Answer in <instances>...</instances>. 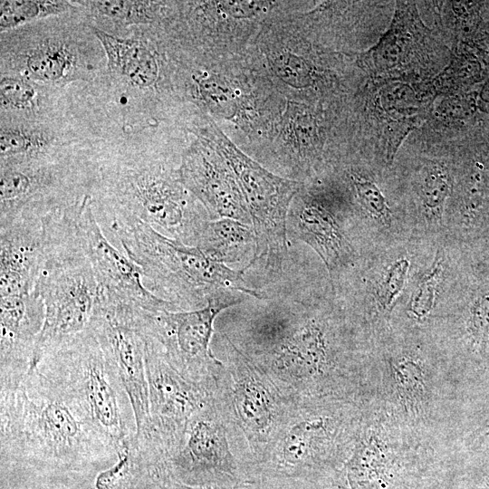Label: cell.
Returning <instances> with one entry per match:
<instances>
[{"instance_id":"cell-13","label":"cell","mask_w":489,"mask_h":489,"mask_svg":"<svg viewBox=\"0 0 489 489\" xmlns=\"http://www.w3.org/2000/svg\"><path fill=\"white\" fill-rule=\"evenodd\" d=\"M75 225L105 299L149 312L180 311L174 303L159 298L147 288L139 266L107 239L88 195L77 209Z\"/></svg>"},{"instance_id":"cell-32","label":"cell","mask_w":489,"mask_h":489,"mask_svg":"<svg viewBox=\"0 0 489 489\" xmlns=\"http://www.w3.org/2000/svg\"><path fill=\"white\" fill-rule=\"evenodd\" d=\"M135 489H218L191 486L173 479L163 465L144 467L139 471Z\"/></svg>"},{"instance_id":"cell-30","label":"cell","mask_w":489,"mask_h":489,"mask_svg":"<svg viewBox=\"0 0 489 489\" xmlns=\"http://www.w3.org/2000/svg\"><path fill=\"white\" fill-rule=\"evenodd\" d=\"M409 261L406 258L396 260L388 269L381 280L377 299L384 310H389L404 288L407 281Z\"/></svg>"},{"instance_id":"cell-6","label":"cell","mask_w":489,"mask_h":489,"mask_svg":"<svg viewBox=\"0 0 489 489\" xmlns=\"http://www.w3.org/2000/svg\"><path fill=\"white\" fill-rule=\"evenodd\" d=\"M200 139L228 163L244 194L256 237L255 255L247 267L259 280L274 277L288 259L287 216L302 183L266 169L240 150L214 122L200 129Z\"/></svg>"},{"instance_id":"cell-21","label":"cell","mask_w":489,"mask_h":489,"mask_svg":"<svg viewBox=\"0 0 489 489\" xmlns=\"http://www.w3.org/2000/svg\"><path fill=\"white\" fill-rule=\"evenodd\" d=\"M451 186L449 170L444 164L430 161L420 168L417 178V191L428 216L440 217Z\"/></svg>"},{"instance_id":"cell-25","label":"cell","mask_w":489,"mask_h":489,"mask_svg":"<svg viewBox=\"0 0 489 489\" xmlns=\"http://www.w3.org/2000/svg\"><path fill=\"white\" fill-rule=\"evenodd\" d=\"M443 273V259L437 255L431 268L416 285L409 300L408 312L417 321L426 319L433 310Z\"/></svg>"},{"instance_id":"cell-28","label":"cell","mask_w":489,"mask_h":489,"mask_svg":"<svg viewBox=\"0 0 489 489\" xmlns=\"http://www.w3.org/2000/svg\"><path fill=\"white\" fill-rule=\"evenodd\" d=\"M46 145V139L40 133L22 129H9L1 131L0 154L2 158L30 155L41 150Z\"/></svg>"},{"instance_id":"cell-8","label":"cell","mask_w":489,"mask_h":489,"mask_svg":"<svg viewBox=\"0 0 489 489\" xmlns=\"http://www.w3.org/2000/svg\"><path fill=\"white\" fill-rule=\"evenodd\" d=\"M321 398L298 399L264 459L249 475L247 489H310L336 455L340 417Z\"/></svg>"},{"instance_id":"cell-18","label":"cell","mask_w":489,"mask_h":489,"mask_svg":"<svg viewBox=\"0 0 489 489\" xmlns=\"http://www.w3.org/2000/svg\"><path fill=\"white\" fill-rule=\"evenodd\" d=\"M197 246L216 262L248 266L256 252V237L252 225L221 218L210 220L203 229Z\"/></svg>"},{"instance_id":"cell-34","label":"cell","mask_w":489,"mask_h":489,"mask_svg":"<svg viewBox=\"0 0 489 489\" xmlns=\"http://www.w3.org/2000/svg\"><path fill=\"white\" fill-rule=\"evenodd\" d=\"M469 331L476 342L482 341L489 331V294L478 297L471 307Z\"/></svg>"},{"instance_id":"cell-33","label":"cell","mask_w":489,"mask_h":489,"mask_svg":"<svg viewBox=\"0 0 489 489\" xmlns=\"http://www.w3.org/2000/svg\"><path fill=\"white\" fill-rule=\"evenodd\" d=\"M0 90L2 104L14 109H24L31 106L35 95L31 84L16 78H3Z\"/></svg>"},{"instance_id":"cell-31","label":"cell","mask_w":489,"mask_h":489,"mask_svg":"<svg viewBox=\"0 0 489 489\" xmlns=\"http://www.w3.org/2000/svg\"><path fill=\"white\" fill-rule=\"evenodd\" d=\"M396 382L403 393L411 398L421 397L425 391L424 374L417 362L401 359L393 364Z\"/></svg>"},{"instance_id":"cell-29","label":"cell","mask_w":489,"mask_h":489,"mask_svg":"<svg viewBox=\"0 0 489 489\" xmlns=\"http://www.w3.org/2000/svg\"><path fill=\"white\" fill-rule=\"evenodd\" d=\"M379 102L383 110L392 115H405L417 110L419 98L414 89L403 82L388 83L379 92Z\"/></svg>"},{"instance_id":"cell-23","label":"cell","mask_w":489,"mask_h":489,"mask_svg":"<svg viewBox=\"0 0 489 489\" xmlns=\"http://www.w3.org/2000/svg\"><path fill=\"white\" fill-rule=\"evenodd\" d=\"M63 1H1V30L27 23L33 19L57 14L70 8Z\"/></svg>"},{"instance_id":"cell-2","label":"cell","mask_w":489,"mask_h":489,"mask_svg":"<svg viewBox=\"0 0 489 489\" xmlns=\"http://www.w3.org/2000/svg\"><path fill=\"white\" fill-rule=\"evenodd\" d=\"M78 207L43 217V255L34 292L43 304L44 320L28 372L86 330L100 303L101 289L76 232Z\"/></svg>"},{"instance_id":"cell-9","label":"cell","mask_w":489,"mask_h":489,"mask_svg":"<svg viewBox=\"0 0 489 489\" xmlns=\"http://www.w3.org/2000/svg\"><path fill=\"white\" fill-rule=\"evenodd\" d=\"M248 297L238 291L225 290L197 310L139 309L138 321L142 330L159 344L179 374L194 384L214 389L215 375L221 363L211 347L216 320L222 312Z\"/></svg>"},{"instance_id":"cell-17","label":"cell","mask_w":489,"mask_h":489,"mask_svg":"<svg viewBox=\"0 0 489 489\" xmlns=\"http://www.w3.org/2000/svg\"><path fill=\"white\" fill-rule=\"evenodd\" d=\"M43 243V217L23 215L0 225V296L34 292Z\"/></svg>"},{"instance_id":"cell-14","label":"cell","mask_w":489,"mask_h":489,"mask_svg":"<svg viewBox=\"0 0 489 489\" xmlns=\"http://www.w3.org/2000/svg\"><path fill=\"white\" fill-rule=\"evenodd\" d=\"M184 152L178 167L184 187L201 203L211 220L230 218L252 225L235 176L210 145L200 139Z\"/></svg>"},{"instance_id":"cell-12","label":"cell","mask_w":489,"mask_h":489,"mask_svg":"<svg viewBox=\"0 0 489 489\" xmlns=\"http://www.w3.org/2000/svg\"><path fill=\"white\" fill-rule=\"evenodd\" d=\"M163 465L173 479L187 485L218 489L248 487L214 395L193 415L182 446Z\"/></svg>"},{"instance_id":"cell-7","label":"cell","mask_w":489,"mask_h":489,"mask_svg":"<svg viewBox=\"0 0 489 489\" xmlns=\"http://www.w3.org/2000/svg\"><path fill=\"white\" fill-rule=\"evenodd\" d=\"M107 192L110 223L134 217L187 245L197 246L211 220L205 207L182 184L178 168L161 163L117 168L108 176Z\"/></svg>"},{"instance_id":"cell-5","label":"cell","mask_w":489,"mask_h":489,"mask_svg":"<svg viewBox=\"0 0 489 489\" xmlns=\"http://www.w3.org/2000/svg\"><path fill=\"white\" fill-rule=\"evenodd\" d=\"M36 368L74 397L117 455L133 442L136 424L130 401L91 325Z\"/></svg>"},{"instance_id":"cell-15","label":"cell","mask_w":489,"mask_h":489,"mask_svg":"<svg viewBox=\"0 0 489 489\" xmlns=\"http://www.w3.org/2000/svg\"><path fill=\"white\" fill-rule=\"evenodd\" d=\"M43 320L34 292L0 296V393L14 390L28 374Z\"/></svg>"},{"instance_id":"cell-22","label":"cell","mask_w":489,"mask_h":489,"mask_svg":"<svg viewBox=\"0 0 489 489\" xmlns=\"http://www.w3.org/2000/svg\"><path fill=\"white\" fill-rule=\"evenodd\" d=\"M72 56L58 43H44L33 50L27 57V68L34 77L42 81H57L70 70Z\"/></svg>"},{"instance_id":"cell-16","label":"cell","mask_w":489,"mask_h":489,"mask_svg":"<svg viewBox=\"0 0 489 489\" xmlns=\"http://www.w3.org/2000/svg\"><path fill=\"white\" fill-rule=\"evenodd\" d=\"M287 235L290 243L302 242L315 251L331 278L353 262V250L338 217L302 185L289 208Z\"/></svg>"},{"instance_id":"cell-19","label":"cell","mask_w":489,"mask_h":489,"mask_svg":"<svg viewBox=\"0 0 489 489\" xmlns=\"http://www.w3.org/2000/svg\"><path fill=\"white\" fill-rule=\"evenodd\" d=\"M412 5H399L389 29L363 57L374 72H385L405 63L413 52L415 41L422 35V24Z\"/></svg>"},{"instance_id":"cell-1","label":"cell","mask_w":489,"mask_h":489,"mask_svg":"<svg viewBox=\"0 0 489 489\" xmlns=\"http://www.w3.org/2000/svg\"><path fill=\"white\" fill-rule=\"evenodd\" d=\"M0 433L2 462L72 471L118 459L74 397L38 368L0 393Z\"/></svg>"},{"instance_id":"cell-26","label":"cell","mask_w":489,"mask_h":489,"mask_svg":"<svg viewBox=\"0 0 489 489\" xmlns=\"http://www.w3.org/2000/svg\"><path fill=\"white\" fill-rule=\"evenodd\" d=\"M349 181L360 206L373 219L383 225H389L390 208L374 181L356 172L349 174Z\"/></svg>"},{"instance_id":"cell-24","label":"cell","mask_w":489,"mask_h":489,"mask_svg":"<svg viewBox=\"0 0 489 489\" xmlns=\"http://www.w3.org/2000/svg\"><path fill=\"white\" fill-rule=\"evenodd\" d=\"M92 10L124 24H146L154 19L158 4L149 1H91Z\"/></svg>"},{"instance_id":"cell-27","label":"cell","mask_w":489,"mask_h":489,"mask_svg":"<svg viewBox=\"0 0 489 489\" xmlns=\"http://www.w3.org/2000/svg\"><path fill=\"white\" fill-rule=\"evenodd\" d=\"M131 444L118 453V459L113 465L98 474L96 489H135L137 465Z\"/></svg>"},{"instance_id":"cell-4","label":"cell","mask_w":489,"mask_h":489,"mask_svg":"<svg viewBox=\"0 0 489 489\" xmlns=\"http://www.w3.org/2000/svg\"><path fill=\"white\" fill-rule=\"evenodd\" d=\"M211 347L221 361L214 397L249 485L251 472L269 451L298 399L282 390L220 332L215 331Z\"/></svg>"},{"instance_id":"cell-3","label":"cell","mask_w":489,"mask_h":489,"mask_svg":"<svg viewBox=\"0 0 489 489\" xmlns=\"http://www.w3.org/2000/svg\"><path fill=\"white\" fill-rule=\"evenodd\" d=\"M110 228L141 269L149 290L180 311L201 309L225 290L261 298L242 270L216 262L197 246L169 238L139 219L118 218Z\"/></svg>"},{"instance_id":"cell-35","label":"cell","mask_w":489,"mask_h":489,"mask_svg":"<svg viewBox=\"0 0 489 489\" xmlns=\"http://www.w3.org/2000/svg\"><path fill=\"white\" fill-rule=\"evenodd\" d=\"M486 435H489V426H488V431H487Z\"/></svg>"},{"instance_id":"cell-11","label":"cell","mask_w":489,"mask_h":489,"mask_svg":"<svg viewBox=\"0 0 489 489\" xmlns=\"http://www.w3.org/2000/svg\"><path fill=\"white\" fill-rule=\"evenodd\" d=\"M111 302L102 294L90 323L116 370L133 410L136 434L134 447L149 455L151 422L145 361V340L139 326L137 310Z\"/></svg>"},{"instance_id":"cell-20","label":"cell","mask_w":489,"mask_h":489,"mask_svg":"<svg viewBox=\"0 0 489 489\" xmlns=\"http://www.w3.org/2000/svg\"><path fill=\"white\" fill-rule=\"evenodd\" d=\"M94 34L107 54L110 70L139 87H149L158 79L156 57L141 42L110 35L100 29Z\"/></svg>"},{"instance_id":"cell-10","label":"cell","mask_w":489,"mask_h":489,"mask_svg":"<svg viewBox=\"0 0 489 489\" xmlns=\"http://www.w3.org/2000/svg\"><path fill=\"white\" fill-rule=\"evenodd\" d=\"M139 326L145 340L150 459L165 464L182 446L191 417L213 397L214 389L194 384L179 374L159 344Z\"/></svg>"}]
</instances>
